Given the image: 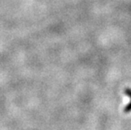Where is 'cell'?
I'll return each mask as SVG.
<instances>
[{
	"label": "cell",
	"instance_id": "6da1fadb",
	"mask_svg": "<svg viewBox=\"0 0 131 130\" xmlns=\"http://www.w3.org/2000/svg\"><path fill=\"white\" fill-rule=\"evenodd\" d=\"M124 112L125 113H129L131 112V99H130V101H129V103L127 105L126 107L124 108Z\"/></svg>",
	"mask_w": 131,
	"mask_h": 130
},
{
	"label": "cell",
	"instance_id": "7a4b0ae2",
	"mask_svg": "<svg viewBox=\"0 0 131 130\" xmlns=\"http://www.w3.org/2000/svg\"><path fill=\"white\" fill-rule=\"evenodd\" d=\"M124 93L131 99V89L130 88H126V89L124 90Z\"/></svg>",
	"mask_w": 131,
	"mask_h": 130
}]
</instances>
